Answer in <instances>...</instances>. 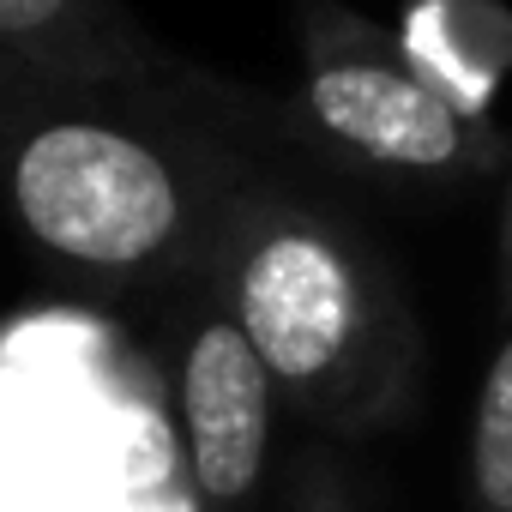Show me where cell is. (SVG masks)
<instances>
[{"instance_id": "6da1fadb", "label": "cell", "mask_w": 512, "mask_h": 512, "mask_svg": "<svg viewBox=\"0 0 512 512\" xmlns=\"http://www.w3.org/2000/svg\"><path fill=\"white\" fill-rule=\"evenodd\" d=\"M55 103L0 73V187L19 229L85 272L151 266L187 229L181 157L133 121Z\"/></svg>"}, {"instance_id": "3957f363", "label": "cell", "mask_w": 512, "mask_h": 512, "mask_svg": "<svg viewBox=\"0 0 512 512\" xmlns=\"http://www.w3.org/2000/svg\"><path fill=\"white\" fill-rule=\"evenodd\" d=\"M235 326L272 380H326L362 332V272L332 229L308 217H266L235 266Z\"/></svg>"}, {"instance_id": "8992f818", "label": "cell", "mask_w": 512, "mask_h": 512, "mask_svg": "<svg viewBox=\"0 0 512 512\" xmlns=\"http://www.w3.org/2000/svg\"><path fill=\"white\" fill-rule=\"evenodd\" d=\"M470 470L494 512H512V338L494 350L476 398V434H470Z\"/></svg>"}, {"instance_id": "52a82bcc", "label": "cell", "mask_w": 512, "mask_h": 512, "mask_svg": "<svg viewBox=\"0 0 512 512\" xmlns=\"http://www.w3.org/2000/svg\"><path fill=\"white\" fill-rule=\"evenodd\" d=\"M506 260H512V193H506Z\"/></svg>"}, {"instance_id": "5b68a950", "label": "cell", "mask_w": 512, "mask_h": 512, "mask_svg": "<svg viewBox=\"0 0 512 512\" xmlns=\"http://www.w3.org/2000/svg\"><path fill=\"white\" fill-rule=\"evenodd\" d=\"M151 61L115 0H0V73L43 97H103L139 85Z\"/></svg>"}, {"instance_id": "277c9868", "label": "cell", "mask_w": 512, "mask_h": 512, "mask_svg": "<svg viewBox=\"0 0 512 512\" xmlns=\"http://www.w3.org/2000/svg\"><path fill=\"white\" fill-rule=\"evenodd\" d=\"M181 416L193 476L211 500H241L272 440V374L235 320L199 326L181 362Z\"/></svg>"}, {"instance_id": "7a4b0ae2", "label": "cell", "mask_w": 512, "mask_h": 512, "mask_svg": "<svg viewBox=\"0 0 512 512\" xmlns=\"http://www.w3.org/2000/svg\"><path fill=\"white\" fill-rule=\"evenodd\" d=\"M302 115L320 139L344 145L362 163L404 175H446L476 163L482 127L452 103V91L404 61L398 49L362 37L338 19V31H308Z\"/></svg>"}]
</instances>
